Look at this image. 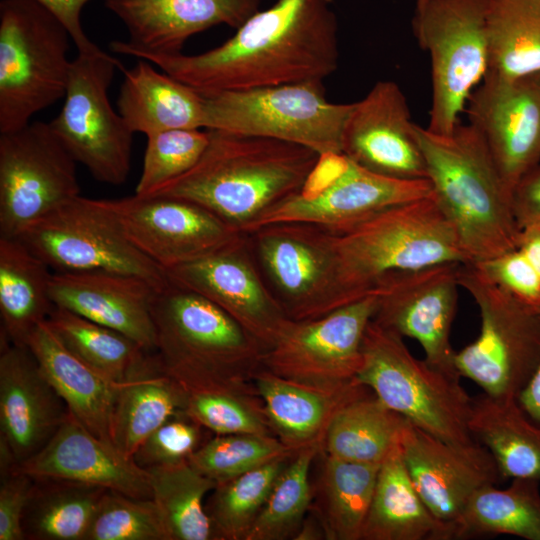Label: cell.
<instances>
[{
	"label": "cell",
	"mask_w": 540,
	"mask_h": 540,
	"mask_svg": "<svg viewBox=\"0 0 540 540\" xmlns=\"http://www.w3.org/2000/svg\"><path fill=\"white\" fill-rule=\"evenodd\" d=\"M334 0H277L221 45L196 55H133L199 91L323 81L338 67Z\"/></svg>",
	"instance_id": "1"
},
{
	"label": "cell",
	"mask_w": 540,
	"mask_h": 540,
	"mask_svg": "<svg viewBox=\"0 0 540 540\" xmlns=\"http://www.w3.org/2000/svg\"><path fill=\"white\" fill-rule=\"evenodd\" d=\"M198 162L148 195L194 202L241 232L299 192L321 155L272 138L209 130Z\"/></svg>",
	"instance_id": "2"
},
{
	"label": "cell",
	"mask_w": 540,
	"mask_h": 540,
	"mask_svg": "<svg viewBox=\"0 0 540 540\" xmlns=\"http://www.w3.org/2000/svg\"><path fill=\"white\" fill-rule=\"evenodd\" d=\"M416 134L432 194L469 263L518 248L521 230L511 194L478 131L460 122L440 135L416 124Z\"/></svg>",
	"instance_id": "3"
},
{
	"label": "cell",
	"mask_w": 540,
	"mask_h": 540,
	"mask_svg": "<svg viewBox=\"0 0 540 540\" xmlns=\"http://www.w3.org/2000/svg\"><path fill=\"white\" fill-rule=\"evenodd\" d=\"M339 274L349 303L376 292L388 276L445 263H469L433 194L335 234Z\"/></svg>",
	"instance_id": "4"
},
{
	"label": "cell",
	"mask_w": 540,
	"mask_h": 540,
	"mask_svg": "<svg viewBox=\"0 0 540 540\" xmlns=\"http://www.w3.org/2000/svg\"><path fill=\"white\" fill-rule=\"evenodd\" d=\"M152 319L154 353L182 386L252 380L261 368L264 346L223 309L194 291L169 281L156 292Z\"/></svg>",
	"instance_id": "5"
},
{
	"label": "cell",
	"mask_w": 540,
	"mask_h": 540,
	"mask_svg": "<svg viewBox=\"0 0 540 540\" xmlns=\"http://www.w3.org/2000/svg\"><path fill=\"white\" fill-rule=\"evenodd\" d=\"M357 379L389 409L425 432L453 443L474 441L473 398L450 375L412 355L403 337L371 320Z\"/></svg>",
	"instance_id": "6"
},
{
	"label": "cell",
	"mask_w": 540,
	"mask_h": 540,
	"mask_svg": "<svg viewBox=\"0 0 540 540\" xmlns=\"http://www.w3.org/2000/svg\"><path fill=\"white\" fill-rule=\"evenodd\" d=\"M70 40L38 1H0V133L25 126L64 98Z\"/></svg>",
	"instance_id": "7"
},
{
	"label": "cell",
	"mask_w": 540,
	"mask_h": 540,
	"mask_svg": "<svg viewBox=\"0 0 540 540\" xmlns=\"http://www.w3.org/2000/svg\"><path fill=\"white\" fill-rule=\"evenodd\" d=\"M200 92L204 129L290 142L321 156L342 154V133L353 103L330 102L323 81Z\"/></svg>",
	"instance_id": "8"
},
{
	"label": "cell",
	"mask_w": 540,
	"mask_h": 540,
	"mask_svg": "<svg viewBox=\"0 0 540 540\" xmlns=\"http://www.w3.org/2000/svg\"><path fill=\"white\" fill-rule=\"evenodd\" d=\"M458 282L478 306L476 340L455 352L460 377L495 398H515L540 365V311L483 278L471 263L458 268Z\"/></svg>",
	"instance_id": "9"
},
{
	"label": "cell",
	"mask_w": 540,
	"mask_h": 540,
	"mask_svg": "<svg viewBox=\"0 0 540 540\" xmlns=\"http://www.w3.org/2000/svg\"><path fill=\"white\" fill-rule=\"evenodd\" d=\"M487 5L488 0L416 3L414 35L431 62L432 100L426 128L433 133L453 132L486 74Z\"/></svg>",
	"instance_id": "10"
},
{
	"label": "cell",
	"mask_w": 540,
	"mask_h": 540,
	"mask_svg": "<svg viewBox=\"0 0 540 540\" xmlns=\"http://www.w3.org/2000/svg\"><path fill=\"white\" fill-rule=\"evenodd\" d=\"M16 238L53 272H119L139 276L159 288L169 282L165 270L128 239L108 200L78 195Z\"/></svg>",
	"instance_id": "11"
},
{
	"label": "cell",
	"mask_w": 540,
	"mask_h": 540,
	"mask_svg": "<svg viewBox=\"0 0 540 540\" xmlns=\"http://www.w3.org/2000/svg\"><path fill=\"white\" fill-rule=\"evenodd\" d=\"M244 233L263 278L289 319H316L349 304L340 281L334 233L296 221Z\"/></svg>",
	"instance_id": "12"
},
{
	"label": "cell",
	"mask_w": 540,
	"mask_h": 540,
	"mask_svg": "<svg viewBox=\"0 0 540 540\" xmlns=\"http://www.w3.org/2000/svg\"><path fill=\"white\" fill-rule=\"evenodd\" d=\"M113 56L98 48L72 60L64 103L50 125L73 158L99 182L121 185L130 167L134 133L108 96L115 70Z\"/></svg>",
	"instance_id": "13"
},
{
	"label": "cell",
	"mask_w": 540,
	"mask_h": 540,
	"mask_svg": "<svg viewBox=\"0 0 540 540\" xmlns=\"http://www.w3.org/2000/svg\"><path fill=\"white\" fill-rule=\"evenodd\" d=\"M431 193L428 179L390 178L364 169L343 154L324 155L305 186L247 232L271 223L296 221L341 234L387 209Z\"/></svg>",
	"instance_id": "14"
},
{
	"label": "cell",
	"mask_w": 540,
	"mask_h": 540,
	"mask_svg": "<svg viewBox=\"0 0 540 540\" xmlns=\"http://www.w3.org/2000/svg\"><path fill=\"white\" fill-rule=\"evenodd\" d=\"M77 164L49 122L0 133V237L80 195Z\"/></svg>",
	"instance_id": "15"
},
{
	"label": "cell",
	"mask_w": 540,
	"mask_h": 540,
	"mask_svg": "<svg viewBox=\"0 0 540 540\" xmlns=\"http://www.w3.org/2000/svg\"><path fill=\"white\" fill-rule=\"evenodd\" d=\"M377 300L374 292L316 319H289L264 351L261 368L320 388H337L354 381L362 364L364 333Z\"/></svg>",
	"instance_id": "16"
},
{
	"label": "cell",
	"mask_w": 540,
	"mask_h": 540,
	"mask_svg": "<svg viewBox=\"0 0 540 540\" xmlns=\"http://www.w3.org/2000/svg\"><path fill=\"white\" fill-rule=\"evenodd\" d=\"M460 264H439L386 277L376 289L372 319L403 338L416 340L429 364L454 376L459 374L450 333L457 311Z\"/></svg>",
	"instance_id": "17"
},
{
	"label": "cell",
	"mask_w": 540,
	"mask_h": 540,
	"mask_svg": "<svg viewBox=\"0 0 540 540\" xmlns=\"http://www.w3.org/2000/svg\"><path fill=\"white\" fill-rule=\"evenodd\" d=\"M465 111L512 196L540 164V72L511 78L486 74Z\"/></svg>",
	"instance_id": "18"
},
{
	"label": "cell",
	"mask_w": 540,
	"mask_h": 540,
	"mask_svg": "<svg viewBox=\"0 0 540 540\" xmlns=\"http://www.w3.org/2000/svg\"><path fill=\"white\" fill-rule=\"evenodd\" d=\"M166 274L172 283L223 309L265 350L289 320L263 278L244 232L216 251L171 268Z\"/></svg>",
	"instance_id": "19"
},
{
	"label": "cell",
	"mask_w": 540,
	"mask_h": 540,
	"mask_svg": "<svg viewBox=\"0 0 540 540\" xmlns=\"http://www.w3.org/2000/svg\"><path fill=\"white\" fill-rule=\"evenodd\" d=\"M108 201L128 239L165 272L206 256L243 233L181 198L135 194Z\"/></svg>",
	"instance_id": "20"
},
{
	"label": "cell",
	"mask_w": 540,
	"mask_h": 540,
	"mask_svg": "<svg viewBox=\"0 0 540 540\" xmlns=\"http://www.w3.org/2000/svg\"><path fill=\"white\" fill-rule=\"evenodd\" d=\"M414 487L430 512L452 531L471 498L502 480L493 456L481 443L439 439L406 420L399 439Z\"/></svg>",
	"instance_id": "21"
},
{
	"label": "cell",
	"mask_w": 540,
	"mask_h": 540,
	"mask_svg": "<svg viewBox=\"0 0 540 540\" xmlns=\"http://www.w3.org/2000/svg\"><path fill=\"white\" fill-rule=\"evenodd\" d=\"M341 153L373 173L396 179H427L416 124L400 86L378 81L353 102L345 122Z\"/></svg>",
	"instance_id": "22"
},
{
	"label": "cell",
	"mask_w": 540,
	"mask_h": 540,
	"mask_svg": "<svg viewBox=\"0 0 540 540\" xmlns=\"http://www.w3.org/2000/svg\"><path fill=\"white\" fill-rule=\"evenodd\" d=\"M260 0H105L129 39L114 40V53L178 54L193 35L225 24L237 29L259 10Z\"/></svg>",
	"instance_id": "23"
},
{
	"label": "cell",
	"mask_w": 540,
	"mask_h": 540,
	"mask_svg": "<svg viewBox=\"0 0 540 540\" xmlns=\"http://www.w3.org/2000/svg\"><path fill=\"white\" fill-rule=\"evenodd\" d=\"M1 338L0 440L19 465L51 440L69 411L31 350Z\"/></svg>",
	"instance_id": "24"
},
{
	"label": "cell",
	"mask_w": 540,
	"mask_h": 540,
	"mask_svg": "<svg viewBox=\"0 0 540 540\" xmlns=\"http://www.w3.org/2000/svg\"><path fill=\"white\" fill-rule=\"evenodd\" d=\"M15 470L35 478L70 480L152 499L149 472L112 442L90 432L70 412L51 440Z\"/></svg>",
	"instance_id": "25"
},
{
	"label": "cell",
	"mask_w": 540,
	"mask_h": 540,
	"mask_svg": "<svg viewBox=\"0 0 540 540\" xmlns=\"http://www.w3.org/2000/svg\"><path fill=\"white\" fill-rule=\"evenodd\" d=\"M161 289L136 275L111 271L53 272L55 306L123 333L146 351L155 350L152 304Z\"/></svg>",
	"instance_id": "26"
},
{
	"label": "cell",
	"mask_w": 540,
	"mask_h": 540,
	"mask_svg": "<svg viewBox=\"0 0 540 540\" xmlns=\"http://www.w3.org/2000/svg\"><path fill=\"white\" fill-rule=\"evenodd\" d=\"M252 381L264 403L274 435L294 452L324 447L337 413L370 389L358 379L337 387L320 388L277 376L260 368Z\"/></svg>",
	"instance_id": "27"
},
{
	"label": "cell",
	"mask_w": 540,
	"mask_h": 540,
	"mask_svg": "<svg viewBox=\"0 0 540 540\" xmlns=\"http://www.w3.org/2000/svg\"><path fill=\"white\" fill-rule=\"evenodd\" d=\"M27 347L68 411L94 435L111 442L110 421L118 382L71 353L47 321L32 332Z\"/></svg>",
	"instance_id": "28"
},
{
	"label": "cell",
	"mask_w": 540,
	"mask_h": 540,
	"mask_svg": "<svg viewBox=\"0 0 540 540\" xmlns=\"http://www.w3.org/2000/svg\"><path fill=\"white\" fill-rule=\"evenodd\" d=\"M122 71L118 112L133 133L147 136L172 129L204 128L202 92L163 71L158 72L144 59Z\"/></svg>",
	"instance_id": "29"
},
{
	"label": "cell",
	"mask_w": 540,
	"mask_h": 540,
	"mask_svg": "<svg viewBox=\"0 0 540 540\" xmlns=\"http://www.w3.org/2000/svg\"><path fill=\"white\" fill-rule=\"evenodd\" d=\"M185 390L168 374L154 352L121 382L110 421V439L132 458L140 444L165 421L184 411Z\"/></svg>",
	"instance_id": "30"
},
{
	"label": "cell",
	"mask_w": 540,
	"mask_h": 540,
	"mask_svg": "<svg viewBox=\"0 0 540 540\" xmlns=\"http://www.w3.org/2000/svg\"><path fill=\"white\" fill-rule=\"evenodd\" d=\"M413 485L398 442L380 465L361 540H451Z\"/></svg>",
	"instance_id": "31"
},
{
	"label": "cell",
	"mask_w": 540,
	"mask_h": 540,
	"mask_svg": "<svg viewBox=\"0 0 540 540\" xmlns=\"http://www.w3.org/2000/svg\"><path fill=\"white\" fill-rule=\"evenodd\" d=\"M53 271L20 239L0 237L1 335L27 346L32 332L47 321L55 305L49 284Z\"/></svg>",
	"instance_id": "32"
},
{
	"label": "cell",
	"mask_w": 540,
	"mask_h": 540,
	"mask_svg": "<svg viewBox=\"0 0 540 540\" xmlns=\"http://www.w3.org/2000/svg\"><path fill=\"white\" fill-rule=\"evenodd\" d=\"M469 428L493 456L502 479L540 482V424L527 416L517 399L485 393L474 397Z\"/></svg>",
	"instance_id": "33"
},
{
	"label": "cell",
	"mask_w": 540,
	"mask_h": 540,
	"mask_svg": "<svg viewBox=\"0 0 540 540\" xmlns=\"http://www.w3.org/2000/svg\"><path fill=\"white\" fill-rule=\"evenodd\" d=\"M323 455L318 483L313 488L315 503H311L310 510L326 539L361 540L381 464Z\"/></svg>",
	"instance_id": "34"
},
{
	"label": "cell",
	"mask_w": 540,
	"mask_h": 540,
	"mask_svg": "<svg viewBox=\"0 0 540 540\" xmlns=\"http://www.w3.org/2000/svg\"><path fill=\"white\" fill-rule=\"evenodd\" d=\"M107 490L70 480L34 477L22 520L25 540H86Z\"/></svg>",
	"instance_id": "35"
},
{
	"label": "cell",
	"mask_w": 540,
	"mask_h": 540,
	"mask_svg": "<svg viewBox=\"0 0 540 540\" xmlns=\"http://www.w3.org/2000/svg\"><path fill=\"white\" fill-rule=\"evenodd\" d=\"M539 485L534 479L514 478L504 489H480L454 524L453 539L506 534L540 540Z\"/></svg>",
	"instance_id": "36"
},
{
	"label": "cell",
	"mask_w": 540,
	"mask_h": 540,
	"mask_svg": "<svg viewBox=\"0 0 540 540\" xmlns=\"http://www.w3.org/2000/svg\"><path fill=\"white\" fill-rule=\"evenodd\" d=\"M406 420L370 390L337 413L322 453L347 461L381 464L399 442Z\"/></svg>",
	"instance_id": "37"
},
{
	"label": "cell",
	"mask_w": 540,
	"mask_h": 540,
	"mask_svg": "<svg viewBox=\"0 0 540 540\" xmlns=\"http://www.w3.org/2000/svg\"><path fill=\"white\" fill-rule=\"evenodd\" d=\"M486 33V74L511 78L540 72V0H488Z\"/></svg>",
	"instance_id": "38"
},
{
	"label": "cell",
	"mask_w": 540,
	"mask_h": 540,
	"mask_svg": "<svg viewBox=\"0 0 540 540\" xmlns=\"http://www.w3.org/2000/svg\"><path fill=\"white\" fill-rule=\"evenodd\" d=\"M182 387L186 394L184 412L212 434L275 436L252 380L212 381Z\"/></svg>",
	"instance_id": "39"
},
{
	"label": "cell",
	"mask_w": 540,
	"mask_h": 540,
	"mask_svg": "<svg viewBox=\"0 0 540 540\" xmlns=\"http://www.w3.org/2000/svg\"><path fill=\"white\" fill-rule=\"evenodd\" d=\"M147 471L169 540H215L205 500L217 483L189 461Z\"/></svg>",
	"instance_id": "40"
},
{
	"label": "cell",
	"mask_w": 540,
	"mask_h": 540,
	"mask_svg": "<svg viewBox=\"0 0 540 540\" xmlns=\"http://www.w3.org/2000/svg\"><path fill=\"white\" fill-rule=\"evenodd\" d=\"M47 323L71 353L115 382L149 353L123 333L61 307H54Z\"/></svg>",
	"instance_id": "41"
},
{
	"label": "cell",
	"mask_w": 540,
	"mask_h": 540,
	"mask_svg": "<svg viewBox=\"0 0 540 540\" xmlns=\"http://www.w3.org/2000/svg\"><path fill=\"white\" fill-rule=\"evenodd\" d=\"M291 457L275 460L215 486L205 500L215 540L246 539Z\"/></svg>",
	"instance_id": "42"
},
{
	"label": "cell",
	"mask_w": 540,
	"mask_h": 540,
	"mask_svg": "<svg viewBox=\"0 0 540 540\" xmlns=\"http://www.w3.org/2000/svg\"><path fill=\"white\" fill-rule=\"evenodd\" d=\"M321 446L300 449L291 457L245 540H285L299 531L311 508L310 468Z\"/></svg>",
	"instance_id": "43"
},
{
	"label": "cell",
	"mask_w": 540,
	"mask_h": 540,
	"mask_svg": "<svg viewBox=\"0 0 540 540\" xmlns=\"http://www.w3.org/2000/svg\"><path fill=\"white\" fill-rule=\"evenodd\" d=\"M294 453L275 436L214 434L188 461L218 484Z\"/></svg>",
	"instance_id": "44"
},
{
	"label": "cell",
	"mask_w": 540,
	"mask_h": 540,
	"mask_svg": "<svg viewBox=\"0 0 540 540\" xmlns=\"http://www.w3.org/2000/svg\"><path fill=\"white\" fill-rule=\"evenodd\" d=\"M146 137L137 195H148L190 170L206 149L210 133L207 129H172Z\"/></svg>",
	"instance_id": "45"
},
{
	"label": "cell",
	"mask_w": 540,
	"mask_h": 540,
	"mask_svg": "<svg viewBox=\"0 0 540 540\" xmlns=\"http://www.w3.org/2000/svg\"><path fill=\"white\" fill-rule=\"evenodd\" d=\"M86 540H169V537L153 499L107 490Z\"/></svg>",
	"instance_id": "46"
},
{
	"label": "cell",
	"mask_w": 540,
	"mask_h": 540,
	"mask_svg": "<svg viewBox=\"0 0 540 540\" xmlns=\"http://www.w3.org/2000/svg\"><path fill=\"white\" fill-rule=\"evenodd\" d=\"M210 433L181 411L152 432L132 458L145 470L188 461L210 438Z\"/></svg>",
	"instance_id": "47"
},
{
	"label": "cell",
	"mask_w": 540,
	"mask_h": 540,
	"mask_svg": "<svg viewBox=\"0 0 540 540\" xmlns=\"http://www.w3.org/2000/svg\"><path fill=\"white\" fill-rule=\"evenodd\" d=\"M471 264L489 282L540 309V274L519 248Z\"/></svg>",
	"instance_id": "48"
},
{
	"label": "cell",
	"mask_w": 540,
	"mask_h": 540,
	"mask_svg": "<svg viewBox=\"0 0 540 540\" xmlns=\"http://www.w3.org/2000/svg\"><path fill=\"white\" fill-rule=\"evenodd\" d=\"M33 484L34 477L15 469L1 476L0 540H25L22 520Z\"/></svg>",
	"instance_id": "49"
},
{
	"label": "cell",
	"mask_w": 540,
	"mask_h": 540,
	"mask_svg": "<svg viewBox=\"0 0 540 540\" xmlns=\"http://www.w3.org/2000/svg\"><path fill=\"white\" fill-rule=\"evenodd\" d=\"M511 203L520 230L540 226V164L515 186Z\"/></svg>",
	"instance_id": "50"
},
{
	"label": "cell",
	"mask_w": 540,
	"mask_h": 540,
	"mask_svg": "<svg viewBox=\"0 0 540 540\" xmlns=\"http://www.w3.org/2000/svg\"><path fill=\"white\" fill-rule=\"evenodd\" d=\"M47 8L65 26L78 52L98 49L85 33L81 24V12L90 0H36Z\"/></svg>",
	"instance_id": "51"
},
{
	"label": "cell",
	"mask_w": 540,
	"mask_h": 540,
	"mask_svg": "<svg viewBox=\"0 0 540 540\" xmlns=\"http://www.w3.org/2000/svg\"><path fill=\"white\" fill-rule=\"evenodd\" d=\"M517 402L531 420L540 424V365L517 397Z\"/></svg>",
	"instance_id": "52"
},
{
	"label": "cell",
	"mask_w": 540,
	"mask_h": 540,
	"mask_svg": "<svg viewBox=\"0 0 540 540\" xmlns=\"http://www.w3.org/2000/svg\"><path fill=\"white\" fill-rule=\"evenodd\" d=\"M518 248L526 255L540 274V226L522 230Z\"/></svg>",
	"instance_id": "53"
},
{
	"label": "cell",
	"mask_w": 540,
	"mask_h": 540,
	"mask_svg": "<svg viewBox=\"0 0 540 540\" xmlns=\"http://www.w3.org/2000/svg\"><path fill=\"white\" fill-rule=\"evenodd\" d=\"M423 1H425V0H416V3H421Z\"/></svg>",
	"instance_id": "54"
}]
</instances>
